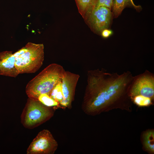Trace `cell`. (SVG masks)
Here are the masks:
<instances>
[{"label":"cell","mask_w":154,"mask_h":154,"mask_svg":"<svg viewBox=\"0 0 154 154\" xmlns=\"http://www.w3.org/2000/svg\"><path fill=\"white\" fill-rule=\"evenodd\" d=\"M87 76L82 104L86 114L95 116L118 109L130 111L129 90L134 76L130 71L119 74L98 68L88 70Z\"/></svg>","instance_id":"cell-1"},{"label":"cell","mask_w":154,"mask_h":154,"mask_svg":"<svg viewBox=\"0 0 154 154\" xmlns=\"http://www.w3.org/2000/svg\"><path fill=\"white\" fill-rule=\"evenodd\" d=\"M65 71L63 67L58 64L48 65L27 84L25 90L29 98L38 100L42 94L49 95L54 87L62 81Z\"/></svg>","instance_id":"cell-2"},{"label":"cell","mask_w":154,"mask_h":154,"mask_svg":"<svg viewBox=\"0 0 154 154\" xmlns=\"http://www.w3.org/2000/svg\"><path fill=\"white\" fill-rule=\"evenodd\" d=\"M44 49L43 44L29 42L13 54L19 74L35 73L40 68L44 60Z\"/></svg>","instance_id":"cell-3"},{"label":"cell","mask_w":154,"mask_h":154,"mask_svg":"<svg viewBox=\"0 0 154 154\" xmlns=\"http://www.w3.org/2000/svg\"><path fill=\"white\" fill-rule=\"evenodd\" d=\"M53 112L38 100L29 98L21 116V123L26 128L36 127L49 119Z\"/></svg>","instance_id":"cell-4"},{"label":"cell","mask_w":154,"mask_h":154,"mask_svg":"<svg viewBox=\"0 0 154 154\" xmlns=\"http://www.w3.org/2000/svg\"><path fill=\"white\" fill-rule=\"evenodd\" d=\"M140 95L154 98V74L148 70L134 76L129 90L131 98Z\"/></svg>","instance_id":"cell-5"},{"label":"cell","mask_w":154,"mask_h":154,"mask_svg":"<svg viewBox=\"0 0 154 154\" xmlns=\"http://www.w3.org/2000/svg\"><path fill=\"white\" fill-rule=\"evenodd\" d=\"M58 144L50 131L44 129L40 131L29 145L27 154H53Z\"/></svg>","instance_id":"cell-6"},{"label":"cell","mask_w":154,"mask_h":154,"mask_svg":"<svg viewBox=\"0 0 154 154\" xmlns=\"http://www.w3.org/2000/svg\"><path fill=\"white\" fill-rule=\"evenodd\" d=\"M80 78L79 74L65 71L62 80L63 99L59 103L63 107L70 108L76 88Z\"/></svg>","instance_id":"cell-7"},{"label":"cell","mask_w":154,"mask_h":154,"mask_svg":"<svg viewBox=\"0 0 154 154\" xmlns=\"http://www.w3.org/2000/svg\"><path fill=\"white\" fill-rule=\"evenodd\" d=\"M110 9L101 6L92 10L90 21L93 28L97 31L102 32L109 27L111 17Z\"/></svg>","instance_id":"cell-8"},{"label":"cell","mask_w":154,"mask_h":154,"mask_svg":"<svg viewBox=\"0 0 154 154\" xmlns=\"http://www.w3.org/2000/svg\"><path fill=\"white\" fill-rule=\"evenodd\" d=\"M15 58L10 51L0 53V75L16 77L19 74L15 66Z\"/></svg>","instance_id":"cell-9"},{"label":"cell","mask_w":154,"mask_h":154,"mask_svg":"<svg viewBox=\"0 0 154 154\" xmlns=\"http://www.w3.org/2000/svg\"><path fill=\"white\" fill-rule=\"evenodd\" d=\"M143 146L145 150L149 153H154V131L149 130L145 132L143 135Z\"/></svg>","instance_id":"cell-10"},{"label":"cell","mask_w":154,"mask_h":154,"mask_svg":"<svg viewBox=\"0 0 154 154\" xmlns=\"http://www.w3.org/2000/svg\"><path fill=\"white\" fill-rule=\"evenodd\" d=\"M130 3L134 5L132 0H114L112 7L114 15L116 16L119 15Z\"/></svg>","instance_id":"cell-11"},{"label":"cell","mask_w":154,"mask_h":154,"mask_svg":"<svg viewBox=\"0 0 154 154\" xmlns=\"http://www.w3.org/2000/svg\"><path fill=\"white\" fill-rule=\"evenodd\" d=\"M50 96L60 103L63 100V94L62 87V81L59 82L52 89Z\"/></svg>","instance_id":"cell-12"},{"label":"cell","mask_w":154,"mask_h":154,"mask_svg":"<svg viewBox=\"0 0 154 154\" xmlns=\"http://www.w3.org/2000/svg\"><path fill=\"white\" fill-rule=\"evenodd\" d=\"M132 102L139 107L148 106L152 104L153 100L150 98L142 95L135 96L131 98Z\"/></svg>","instance_id":"cell-13"},{"label":"cell","mask_w":154,"mask_h":154,"mask_svg":"<svg viewBox=\"0 0 154 154\" xmlns=\"http://www.w3.org/2000/svg\"><path fill=\"white\" fill-rule=\"evenodd\" d=\"M38 100L44 105L49 107L58 106L60 105L58 102L46 94H40L38 97Z\"/></svg>","instance_id":"cell-14"},{"label":"cell","mask_w":154,"mask_h":154,"mask_svg":"<svg viewBox=\"0 0 154 154\" xmlns=\"http://www.w3.org/2000/svg\"><path fill=\"white\" fill-rule=\"evenodd\" d=\"M79 9L83 11L92 10L94 7L97 0H76Z\"/></svg>","instance_id":"cell-15"},{"label":"cell","mask_w":154,"mask_h":154,"mask_svg":"<svg viewBox=\"0 0 154 154\" xmlns=\"http://www.w3.org/2000/svg\"><path fill=\"white\" fill-rule=\"evenodd\" d=\"M113 1L114 0H97L94 8L102 6L110 9L112 7Z\"/></svg>","instance_id":"cell-16"},{"label":"cell","mask_w":154,"mask_h":154,"mask_svg":"<svg viewBox=\"0 0 154 154\" xmlns=\"http://www.w3.org/2000/svg\"><path fill=\"white\" fill-rule=\"evenodd\" d=\"M102 32L103 36L105 37H108L110 33V31L106 29L104 30Z\"/></svg>","instance_id":"cell-17"}]
</instances>
